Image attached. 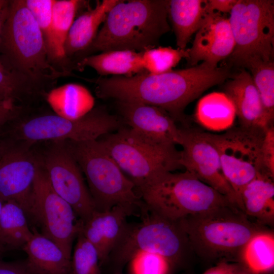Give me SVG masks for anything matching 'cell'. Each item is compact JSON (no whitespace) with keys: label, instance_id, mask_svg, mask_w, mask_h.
Instances as JSON below:
<instances>
[{"label":"cell","instance_id":"obj_1","mask_svg":"<svg viewBox=\"0 0 274 274\" xmlns=\"http://www.w3.org/2000/svg\"><path fill=\"white\" fill-rule=\"evenodd\" d=\"M232 75L228 66L214 67L202 62L160 74L144 73L132 76L100 77L94 83L99 98L157 107L175 121H184V111L189 104Z\"/></svg>","mask_w":274,"mask_h":274},{"label":"cell","instance_id":"obj_2","mask_svg":"<svg viewBox=\"0 0 274 274\" xmlns=\"http://www.w3.org/2000/svg\"><path fill=\"white\" fill-rule=\"evenodd\" d=\"M168 0H120L109 12L90 52L132 50L154 48L170 30Z\"/></svg>","mask_w":274,"mask_h":274},{"label":"cell","instance_id":"obj_3","mask_svg":"<svg viewBox=\"0 0 274 274\" xmlns=\"http://www.w3.org/2000/svg\"><path fill=\"white\" fill-rule=\"evenodd\" d=\"M193 254L208 262H237L244 247L264 225L237 206L217 208L178 221Z\"/></svg>","mask_w":274,"mask_h":274},{"label":"cell","instance_id":"obj_4","mask_svg":"<svg viewBox=\"0 0 274 274\" xmlns=\"http://www.w3.org/2000/svg\"><path fill=\"white\" fill-rule=\"evenodd\" d=\"M142 221L127 223L108 262L113 273L122 271L140 252L158 254L164 258L174 270L186 269L193 253L187 237L178 221L165 218L149 210L142 211Z\"/></svg>","mask_w":274,"mask_h":274},{"label":"cell","instance_id":"obj_5","mask_svg":"<svg viewBox=\"0 0 274 274\" xmlns=\"http://www.w3.org/2000/svg\"><path fill=\"white\" fill-rule=\"evenodd\" d=\"M137 192L149 210L174 221L221 207L236 206L186 170L165 173Z\"/></svg>","mask_w":274,"mask_h":274},{"label":"cell","instance_id":"obj_6","mask_svg":"<svg viewBox=\"0 0 274 274\" xmlns=\"http://www.w3.org/2000/svg\"><path fill=\"white\" fill-rule=\"evenodd\" d=\"M85 176L97 211L122 205L141 211L145 204L134 183L127 177L98 139L66 141Z\"/></svg>","mask_w":274,"mask_h":274},{"label":"cell","instance_id":"obj_7","mask_svg":"<svg viewBox=\"0 0 274 274\" xmlns=\"http://www.w3.org/2000/svg\"><path fill=\"white\" fill-rule=\"evenodd\" d=\"M0 46L15 73L21 77L35 81L65 75L51 64L43 33L24 0L10 1Z\"/></svg>","mask_w":274,"mask_h":274},{"label":"cell","instance_id":"obj_8","mask_svg":"<svg viewBox=\"0 0 274 274\" xmlns=\"http://www.w3.org/2000/svg\"><path fill=\"white\" fill-rule=\"evenodd\" d=\"M124 174L141 189L160 176L182 167L180 151L173 144L153 142L129 127L98 139Z\"/></svg>","mask_w":274,"mask_h":274},{"label":"cell","instance_id":"obj_9","mask_svg":"<svg viewBox=\"0 0 274 274\" xmlns=\"http://www.w3.org/2000/svg\"><path fill=\"white\" fill-rule=\"evenodd\" d=\"M229 14L234 41L230 63L246 70L255 63L273 61L274 1L238 0Z\"/></svg>","mask_w":274,"mask_h":274},{"label":"cell","instance_id":"obj_10","mask_svg":"<svg viewBox=\"0 0 274 274\" xmlns=\"http://www.w3.org/2000/svg\"><path fill=\"white\" fill-rule=\"evenodd\" d=\"M266 129L239 125L230 127L222 134L211 133L220 156L224 176L233 189L238 207L243 212V190L259 173L266 172L261 155Z\"/></svg>","mask_w":274,"mask_h":274},{"label":"cell","instance_id":"obj_11","mask_svg":"<svg viewBox=\"0 0 274 274\" xmlns=\"http://www.w3.org/2000/svg\"><path fill=\"white\" fill-rule=\"evenodd\" d=\"M122 121L104 107L93 109L78 119L58 114L35 117L21 123L18 136L29 143L52 141L75 142L95 140L123 126Z\"/></svg>","mask_w":274,"mask_h":274},{"label":"cell","instance_id":"obj_12","mask_svg":"<svg viewBox=\"0 0 274 274\" xmlns=\"http://www.w3.org/2000/svg\"><path fill=\"white\" fill-rule=\"evenodd\" d=\"M71 206L53 190L42 163L35 180L28 218L43 235L56 243L71 260L73 244L82 223Z\"/></svg>","mask_w":274,"mask_h":274},{"label":"cell","instance_id":"obj_13","mask_svg":"<svg viewBox=\"0 0 274 274\" xmlns=\"http://www.w3.org/2000/svg\"><path fill=\"white\" fill-rule=\"evenodd\" d=\"M50 184L82 223L97 211L83 173L66 141H53L41 159Z\"/></svg>","mask_w":274,"mask_h":274},{"label":"cell","instance_id":"obj_14","mask_svg":"<svg viewBox=\"0 0 274 274\" xmlns=\"http://www.w3.org/2000/svg\"><path fill=\"white\" fill-rule=\"evenodd\" d=\"M179 145L182 147L180 158L182 167L238 207L235 193L224 176L220 156L211 133L181 128Z\"/></svg>","mask_w":274,"mask_h":274},{"label":"cell","instance_id":"obj_15","mask_svg":"<svg viewBox=\"0 0 274 274\" xmlns=\"http://www.w3.org/2000/svg\"><path fill=\"white\" fill-rule=\"evenodd\" d=\"M41 159L26 149L6 147L0 155V198L20 206L29 214L33 184Z\"/></svg>","mask_w":274,"mask_h":274},{"label":"cell","instance_id":"obj_16","mask_svg":"<svg viewBox=\"0 0 274 274\" xmlns=\"http://www.w3.org/2000/svg\"><path fill=\"white\" fill-rule=\"evenodd\" d=\"M122 122L148 140L160 144L179 145L181 128L164 110L142 104L116 101Z\"/></svg>","mask_w":274,"mask_h":274},{"label":"cell","instance_id":"obj_17","mask_svg":"<svg viewBox=\"0 0 274 274\" xmlns=\"http://www.w3.org/2000/svg\"><path fill=\"white\" fill-rule=\"evenodd\" d=\"M234 47V41L228 18L218 12L210 13L195 33L188 48L187 63L191 66L204 62L214 67L229 57Z\"/></svg>","mask_w":274,"mask_h":274},{"label":"cell","instance_id":"obj_18","mask_svg":"<svg viewBox=\"0 0 274 274\" xmlns=\"http://www.w3.org/2000/svg\"><path fill=\"white\" fill-rule=\"evenodd\" d=\"M136 212L139 211L134 208L118 205L107 211H96L82 223L80 231L96 250L100 265L108 263L125 230L127 217Z\"/></svg>","mask_w":274,"mask_h":274},{"label":"cell","instance_id":"obj_19","mask_svg":"<svg viewBox=\"0 0 274 274\" xmlns=\"http://www.w3.org/2000/svg\"><path fill=\"white\" fill-rule=\"evenodd\" d=\"M224 85V93L235 108L239 125L265 128L260 97L249 71L240 68Z\"/></svg>","mask_w":274,"mask_h":274},{"label":"cell","instance_id":"obj_20","mask_svg":"<svg viewBox=\"0 0 274 274\" xmlns=\"http://www.w3.org/2000/svg\"><path fill=\"white\" fill-rule=\"evenodd\" d=\"M32 230V237L22 248L32 270L36 274H71V260L59 247L35 227Z\"/></svg>","mask_w":274,"mask_h":274},{"label":"cell","instance_id":"obj_21","mask_svg":"<svg viewBox=\"0 0 274 274\" xmlns=\"http://www.w3.org/2000/svg\"><path fill=\"white\" fill-rule=\"evenodd\" d=\"M167 13L177 48L185 50L211 13L208 11L207 0H168Z\"/></svg>","mask_w":274,"mask_h":274},{"label":"cell","instance_id":"obj_22","mask_svg":"<svg viewBox=\"0 0 274 274\" xmlns=\"http://www.w3.org/2000/svg\"><path fill=\"white\" fill-rule=\"evenodd\" d=\"M244 213L257 223L272 226L274 223L273 178L265 172L259 173L242 191Z\"/></svg>","mask_w":274,"mask_h":274},{"label":"cell","instance_id":"obj_23","mask_svg":"<svg viewBox=\"0 0 274 274\" xmlns=\"http://www.w3.org/2000/svg\"><path fill=\"white\" fill-rule=\"evenodd\" d=\"M120 0L98 1L95 7L85 12L74 20L64 46L66 56L86 50L95 38L100 25L104 22L110 10Z\"/></svg>","mask_w":274,"mask_h":274},{"label":"cell","instance_id":"obj_24","mask_svg":"<svg viewBox=\"0 0 274 274\" xmlns=\"http://www.w3.org/2000/svg\"><path fill=\"white\" fill-rule=\"evenodd\" d=\"M142 52L132 50H113L84 57L78 63L79 67L89 66L98 74L132 76L147 73L144 70Z\"/></svg>","mask_w":274,"mask_h":274},{"label":"cell","instance_id":"obj_25","mask_svg":"<svg viewBox=\"0 0 274 274\" xmlns=\"http://www.w3.org/2000/svg\"><path fill=\"white\" fill-rule=\"evenodd\" d=\"M237 263L247 274H268L274 268V234L265 228L254 234L244 247Z\"/></svg>","mask_w":274,"mask_h":274},{"label":"cell","instance_id":"obj_26","mask_svg":"<svg viewBox=\"0 0 274 274\" xmlns=\"http://www.w3.org/2000/svg\"><path fill=\"white\" fill-rule=\"evenodd\" d=\"M83 1L55 0L52 22L45 43L49 59L59 60L66 57L65 41L76 14Z\"/></svg>","mask_w":274,"mask_h":274},{"label":"cell","instance_id":"obj_27","mask_svg":"<svg viewBox=\"0 0 274 274\" xmlns=\"http://www.w3.org/2000/svg\"><path fill=\"white\" fill-rule=\"evenodd\" d=\"M26 215L13 201L4 203L0 214V247L6 252L22 250L33 234Z\"/></svg>","mask_w":274,"mask_h":274},{"label":"cell","instance_id":"obj_28","mask_svg":"<svg viewBox=\"0 0 274 274\" xmlns=\"http://www.w3.org/2000/svg\"><path fill=\"white\" fill-rule=\"evenodd\" d=\"M48 100L57 114L70 119H78L93 109L94 99L84 86L68 83L53 89Z\"/></svg>","mask_w":274,"mask_h":274},{"label":"cell","instance_id":"obj_29","mask_svg":"<svg viewBox=\"0 0 274 274\" xmlns=\"http://www.w3.org/2000/svg\"><path fill=\"white\" fill-rule=\"evenodd\" d=\"M195 117L202 126L222 130L231 127L236 113L233 103L224 92H213L198 101Z\"/></svg>","mask_w":274,"mask_h":274},{"label":"cell","instance_id":"obj_30","mask_svg":"<svg viewBox=\"0 0 274 274\" xmlns=\"http://www.w3.org/2000/svg\"><path fill=\"white\" fill-rule=\"evenodd\" d=\"M259 94L265 128L273 125L274 118V62H259L248 68Z\"/></svg>","mask_w":274,"mask_h":274},{"label":"cell","instance_id":"obj_31","mask_svg":"<svg viewBox=\"0 0 274 274\" xmlns=\"http://www.w3.org/2000/svg\"><path fill=\"white\" fill-rule=\"evenodd\" d=\"M188 57V48L183 50L171 47H158L142 52L143 65L146 72L160 74L173 70L180 61Z\"/></svg>","mask_w":274,"mask_h":274},{"label":"cell","instance_id":"obj_32","mask_svg":"<svg viewBox=\"0 0 274 274\" xmlns=\"http://www.w3.org/2000/svg\"><path fill=\"white\" fill-rule=\"evenodd\" d=\"M100 266L96 250L80 230L72 254L71 274H101Z\"/></svg>","mask_w":274,"mask_h":274},{"label":"cell","instance_id":"obj_33","mask_svg":"<svg viewBox=\"0 0 274 274\" xmlns=\"http://www.w3.org/2000/svg\"><path fill=\"white\" fill-rule=\"evenodd\" d=\"M130 262L136 274H173L175 271L164 258L152 253L138 252Z\"/></svg>","mask_w":274,"mask_h":274},{"label":"cell","instance_id":"obj_34","mask_svg":"<svg viewBox=\"0 0 274 274\" xmlns=\"http://www.w3.org/2000/svg\"><path fill=\"white\" fill-rule=\"evenodd\" d=\"M22 77L10 71L0 62V101H15L23 93L28 91Z\"/></svg>","mask_w":274,"mask_h":274},{"label":"cell","instance_id":"obj_35","mask_svg":"<svg viewBox=\"0 0 274 274\" xmlns=\"http://www.w3.org/2000/svg\"><path fill=\"white\" fill-rule=\"evenodd\" d=\"M24 2L39 26L45 40L51 25L55 0H24Z\"/></svg>","mask_w":274,"mask_h":274},{"label":"cell","instance_id":"obj_36","mask_svg":"<svg viewBox=\"0 0 274 274\" xmlns=\"http://www.w3.org/2000/svg\"><path fill=\"white\" fill-rule=\"evenodd\" d=\"M262 160L266 172L274 178V127L266 128L261 147Z\"/></svg>","mask_w":274,"mask_h":274},{"label":"cell","instance_id":"obj_37","mask_svg":"<svg viewBox=\"0 0 274 274\" xmlns=\"http://www.w3.org/2000/svg\"><path fill=\"white\" fill-rule=\"evenodd\" d=\"M0 274H36L26 259L5 262L0 259Z\"/></svg>","mask_w":274,"mask_h":274},{"label":"cell","instance_id":"obj_38","mask_svg":"<svg viewBox=\"0 0 274 274\" xmlns=\"http://www.w3.org/2000/svg\"><path fill=\"white\" fill-rule=\"evenodd\" d=\"M245 271L237 262H221L209 268L202 274H241Z\"/></svg>","mask_w":274,"mask_h":274},{"label":"cell","instance_id":"obj_39","mask_svg":"<svg viewBox=\"0 0 274 274\" xmlns=\"http://www.w3.org/2000/svg\"><path fill=\"white\" fill-rule=\"evenodd\" d=\"M18 112V108L15 101H0V126L13 119Z\"/></svg>","mask_w":274,"mask_h":274},{"label":"cell","instance_id":"obj_40","mask_svg":"<svg viewBox=\"0 0 274 274\" xmlns=\"http://www.w3.org/2000/svg\"><path fill=\"white\" fill-rule=\"evenodd\" d=\"M238 0H207L210 13H230Z\"/></svg>","mask_w":274,"mask_h":274},{"label":"cell","instance_id":"obj_41","mask_svg":"<svg viewBox=\"0 0 274 274\" xmlns=\"http://www.w3.org/2000/svg\"><path fill=\"white\" fill-rule=\"evenodd\" d=\"M10 1L0 0V37L1 33L8 16Z\"/></svg>","mask_w":274,"mask_h":274},{"label":"cell","instance_id":"obj_42","mask_svg":"<svg viewBox=\"0 0 274 274\" xmlns=\"http://www.w3.org/2000/svg\"><path fill=\"white\" fill-rule=\"evenodd\" d=\"M6 146L4 145V143L3 142L1 136H0V155L3 152V151L4 150V149L6 148Z\"/></svg>","mask_w":274,"mask_h":274},{"label":"cell","instance_id":"obj_43","mask_svg":"<svg viewBox=\"0 0 274 274\" xmlns=\"http://www.w3.org/2000/svg\"><path fill=\"white\" fill-rule=\"evenodd\" d=\"M4 202L0 198V214H1V211H2V208H3V206L4 204ZM0 248L3 250V249L1 248V247H0Z\"/></svg>","mask_w":274,"mask_h":274},{"label":"cell","instance_id":"obj_44","mask_svg":"<svg viewBox=\"0 0 274 274\" xmlns=\"http://www.w3.org/2000/svg\"><path fill=\"white\" fill-rule=\"evenodd\" d=\"M5 252L0 248V259H1V258L2 256V255Z\"/></svg>","mask_w":274,"mask_h":274},{"label":"cell","instance_id":"obj_45","mask_svg":"<svg viewBox=\"0 0 274 274\" xmlns=\"http://www.w3.org/2000/svg\"><path fill=\"white\" fill-rule=\"evenodd\" d=\"M113 274H125L122 272V271H118L113 273Z\"/></svg>","mask_w":274,"mask_h":274},{"label":"cell","instance_id":"obj_46","mask_svg":"<svg viewBox=\"0 0 274 274\" xmlns=\"http://www.w3.org/2000/svg\"><path fill=\"white\" fill-rule=\"evenodd\" d=\"M241 274H247V273L245 271H244Z\"/></svg>","mask_w":274,"mask_h":274},{"label":"cell","instance_id":"obj_47","mask_svg":"<svg viewBox=\"0 0 274 274\" xmlns=\"http://www.w3.org/2000/svg\"><path fill=\"white\" fill-rule=\"evenodd\" d=\"M272 274H273V273H272Z\"/></svg>","mask_w":274,"mask_h":274}]
</instances>
